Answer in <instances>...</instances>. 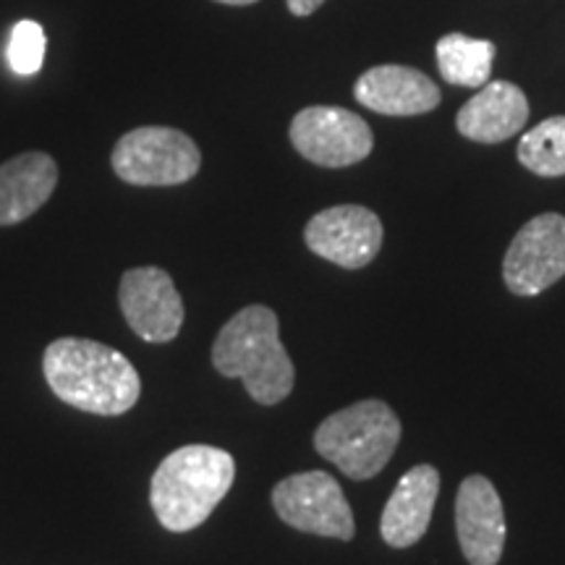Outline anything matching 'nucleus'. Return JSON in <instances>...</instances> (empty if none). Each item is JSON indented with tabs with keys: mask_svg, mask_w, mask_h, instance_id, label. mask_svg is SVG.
<instances>
[{
	"mask_svg": "<svg viewBox=\"0 0 565 565\" xmlns=\"http://www.w3.org/2000/svg\"><path fill=\"white\" fill-rule=\"evenodd\" d=\"M113 171L131 186H179L200 173L196 141L171 126H139L116 141Z\"/></svg>",
	"mask_w": 565,
	"mask_h": 565,
	"instance_id": "nucleus-5",
	"label": "nucleus"
},
{
	"mask_svg": "<svg viewBox=\"0 0 565 565\" xmlns=\"http://www.w3.org/2000/svg\"><path fill=\"white\" fill-rule=\"evenodd\" d=\"M9 66L21 76H32L45 61V30L32 19H21L11 30L9 47H6Z\"/></svg>",
	"mask_w": 565,
	"mask_h": 565,
	"instance_id": "nucleus-18",
	"label": "nucleus"
},
{
	"mask_svg": "<svg viewBox=\"0 0 565 565\" xmlns=\"http://www.w3.org/2000/svg\"><path fill=\"white\" fill-rule=\"evenodd\" d=\"M401 443V422L385 401L370 398L330 414L315 433V448L349 479L377 477Z\"/></svg>",
	"mask_w": 565,
	"mask_h": 565,
	"instance_id": "nucleus-4",
	"label": "nucleus"
},
{
	"mask_svg": "<svg viewBox=\"0 0 565 565\" xmlns=\"http://www.w3.org/2000/svg\"><path fill=\"white\" fill-rule=\"evenodd\" d=\"M124 320L145 343H171L181 333L183 301L171 275L160 267L126 270L118 286Z\"/></svg>",
	"mask_w": 565,
	"mask_h": 565,
	"instance_id": "nucleus-10",
	"label": "nucleus"
},
{
	"mask_svg": "<svg viewBox=\"0 0 565 565\" xmlns=\"http://www.w3.org/2000/svg\"><path fill=\"white\" fill-rule=\"evenodd\" d=\"M291 145L301 158L322 168H349L370 158L374 137L370 124L356 113L333 105H312L296 113Z\"/></svg>",
	"mask_w": 565,
	"mask_h": 565,
	"instance_id": "nucleus-7",
	"label": "nucleus"
},
{
	"mask_svg": "<svg viewBox=\"0 0 565 565\" xmlns=\"http://www.w3.org/2000/svg\"><path fill=\"white\" fill-rule=\"evenodd\" d=\"M42 372L63 404L97 416H121L137 406L141 380L121 351L89 338H58L45 349Z\"/></svg>",
	"mask_w": 565,
	"mask_h": 565,
	"instance_id": "nucleus-1",
	"label": "nucleus"
},
{
	"mask_svg": "<svg viewBox=\"0 0 565 565\" xmlns=\"http://www.w3.org/2000/svg\"><path fill=\"white\" fill-rule=\"evenodd\" d=\"M273 508L282 524L303 534L349 542L356 534L353 513L341 484L324 471H303L280 479L273 490Z\"/></svg>",
	"mask_w": 565,
	"mask_h": 565,
	"instance_id": "nucleus-6",
	"label": "nucleus"
},
{
	"mask_svg": "<svg viewBox=\"0 0 565 565\" xmlns=\"http://www.w3.org/2000/svg\"><path fill=\"white\" fill-rule=\"evenodd\" d=\"M288 3V11L294 13V17H312V13L320 9L324 0H286Z\"/></svg>",
	"mask_w": 565,
	"mask_h": 565,
	"instance_id": "nucleus-19",
	"label": "nucleus"
},
{
	"mask_svg": "<svg viewBox=\"0 0 565 565\" xmlns=\"http://www.w3.org/2000/svg\"><path fill=\"white\" fill-rule=\"evenodd\" d=\"M236 479V461L215 445H183L166 456L150 482V503L160 526L183 534L202 526Z\"/></svg>",
	"mask_w": 565,
	"mask_h": 565,
	"instance_id": "nucleus-3",
	"label": "nucleus"
},
{
	"mask_svg": "<svg viewBox=\"0 0 565 565\" xmlns=\"http://www.w3.org/2000/svg\"><path fill=\"white\" fill-rule=\"evenodd\" d=\"M437 66L443 79L456 87H484L494 63V42L475 40L466 34H445L437 40Z\"/></svg>",
	"mask_w": 565,
	"mask_h": 565,
	"instance_id": "nucleus-16",
	"label": "nucleus"
},
{
	"mask_svg": "<svg viewBox=\"0 0 565 565\" xmlns=\"http://www.w3.org/2000/svg\"><path fill=\"white\" fill-rule=\"evenodd\" d=\"M565 275V217L545 212L529 221L508 246L503 278L515 296H536Z\"/></svg>",
	"mask_w": 565,
	"mask_h": 565,
	"instance_id": "nucleus-8",
	"label": "nucleus"
},
{
	"mask_svg": "<svg viewBox=\"0 0 565 565\" xmlns=\"http://www.w3.org/2000/svg\"><path fill=\"white\" fill-rule=\"evenodd\" d=\"M303 242L328 263L362 270L383 246V223L362 204H338L317 212L303 228Z\"/></svg>",
	"mask_w": 565,
	"mask_h": 565,
	"instance_id": "nucleus-9",
	"label": "nucleus"
},
{
	"mask_svg": "<svg viewBox=\"0 0 565 565\" xmlns=\"http://www.w3.org/2000/svg\"><path fill=\"white\" fill-rule=\"evenodd\" d=\"M58 162L47 152H24L0 166V225L32 217L58 186Z\"/></svg>",
	"mask_w": 565,
	"mask_h": 565,
	"instance_id": "nucleus-15",
	"label": "nucleus"
},
{
	"mask_svg": "<svg viewBox=\"0 0 565 565\" xmlns=\"http://www.w3.org/2000/svg\"><path fill=\"white\" fill-rule=\"evenodd\" d=\"M521 166L536 175H565V116H555L534 126L519 141Z\"/></svg>",
	"mask_w": 565,
	"mask_h": 565,
	"instance_id": "nucleus-17",
	"label": "nucleus"
},
{
	"mask_svg": "<svg viewBox=\"0 0 565 565\" xmlns=\"http://www.w3.org/2000/svg\"><path fill=\"white\" fill-rule=\"evenodd\" d=\"M456 534L471 565H498L505 547V513L494 484L482 475L463 479L456 494Z\"/></svg>",
	"mask_w": 565,
	"mask_h": 565,
	"instance_id": "nucleus-11",
	"label": "nucleus"
},
{
	"mask_svg": "<svg viewBox=\"0 0 565 565\" xmlns=\"http://www.w3.org/2000/svg\"><path fill=\"white\" fill-rule=\"evenodd\" d=\"M215 3H225V6H254L257 0H215Z\"/></svg>",
	"mask_w": 565,
	"mask_h": 565,
	"instance_id": "nucleus-20",
	"label": "nucleus"
},
{
	"mask_svg": "<svg viewBox=\"0 0 565 565\" xmlns=\"http://www.w3.org/2000/svg\"><path fill=\"white\" fill-rule=\"evenodd\" d=\"M529 100L511 82H487L484 87L458 110L456 126L461 137L482 145H498L526 126Z\"/></svg>",
	"mask_w": 565,
	"mask_h": 565,
	"instance_id": "nucleus-14",
	"label": "nucleus"
},
{
	"mask_svg": "<svg viewBox=\"0 0 565 565\" xmlns=\"http://www.w3.org/2000/svg\"><path fill=\"white\" fill-rule=\"evenodd\" d=\"M212 366L223 377L242 380L252 401L275 406L294 391L296 370L280 343L278 315L263 303H252L233 315L212 345Z\"/></svg>",
	"mask_w": 565,
	"mask_h": 565,
	"instance_id": "nucleus-2",
	"label": "nucleus"
},
{
	"mask_svg": "<svg viewBox=\"0 0 565 565\" xmlns=\"http://www.w3.org/2000/svg\"><path fill=\"white\" fill-rule=\"evenodd\" d=\"M440 494V475L435 466L419 463L408 469L387 500L380 532L391 547H412L427 534Z\"/></svg>",
	"mask_w": 565,
	"mask_h": 565,
	"instance_id": "nucleus-13",
	"label": "nucleus"
},
{
	"mask_svg": "<svg viewBox=\"0 0 565 565\" xmlns=\"http://www.w3.org/2000/svg\"><path fill=\"white\" fill-rule=\"evenodd\" d=\"M356 100L383 116H422L440 105V89L422 71L408 66H374L353 87Z\"/></svg>",
	"mask_w": 565,
	"mask_h": 565,
	"instance_id": "nucleus-12",
	"label": "nucleus"
}]
</instances>
